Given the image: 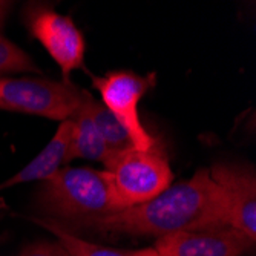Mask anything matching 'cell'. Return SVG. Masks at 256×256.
<instances>
[{
	"instance_id": "1",
	"label": "cell",
	"mask_w": 256,
	"mask_h": 256,
	"mask_svg": "<svg viewBox=\"0 0 256 256\" xmlns=\"http://www.w3.org/2000/svg\"><path fill=\"white\" fill-rule=\"evenodd\" d=\"M224 226L228 224L222 192L208 169H200L190 180L170 186L150 201L83 221L72 228L162 238Z\"/></svg>"
},
{
	"instance_id": "2",
	"label": "cell",
	"mask_w": 256,
	"mask_h": 256,
	"mask_svg": "<svg viewBox=\"0 0 256 256\" xmlns=\"http://www.w3.org/2000/svg\"><path fill=\"white\" fill-rule=\"evenodd\" d=\"M36 207L64 228L115 212L104 170L90 168H60L40 182Z\"/></svg>"
},
{
	"instance_id": "3",
	"label": "cell",
	"mask_w": 256,
	"mask_h": 256,
	"mask_svg": "<svg viewBox=\"0 0 256 256\" xmlns=\"http://www.w3.org/2000/svg\"><path fill=\"white\" fill-rule=\"evenodd\" d=\"M115 212L150 201L172 186L174 172L166 152L156 143L142 150H112L103 161Z\"/></svg>"
},
{
	"instance_id": "4",
	"label": "cell",
	"mask_w": 256,
	"mask_h": 256,
	"mask_svg": "<svg viewBox=\"0 0 256 256\" xmlns=\"http://www.w3.org/2000/svg\"><path fill=\"white\" fill-rule=\"evenodd\" d=\"M82 90L72 82L0 77V109L63 122L77 109Z\"/></svg>"
},
{
	"instance_id": "5",
	"label": "cell",
	"mask_w": 256,
	"mask_h": 256,
	"mask_svg": "<svg viewBox=\"0 0 256 256\" xmlns=\"http://www.w3.org/2000/svg\"><path fill=\"white\" fill-rule=\"evenodd\" d=\"M155 80L156 77L152 72L142 76L126 69L92 77V88L98 90L102 103L128 132L135 149L146 150L158 143L144 128L138 112L140 102L155 86Z\"/></svg>"
},
{
	"instance_id": "6",
	"label": "cell",
	"mask_w": 256,
	"mask_h": 256,
	"mask_svg": "<svg viewBox=\"0 0 256 256\" xmlns=\"http://www.w3.org/2000/svg\"><path fill=\"white\" fill-rule=\"evenodd\" d=\"M25 22L31 36L43 46L62 71L63 82H71V74L83 68L86 42L69 16L46 5H31L25 11Z\"/></svg>"
},
{
	"instance_id": "7",
	"label": "cell",
	"mask_w": 256,
	"mask_h": 256,
	"mask_svg": "<svg viewBox=\"0 0 256 256\" xmlns=\"http://www.w3.org/2000/svg\"><path fill=\"white\" fill-rule=\"evenodd\" d=\"M212 180L221 189L227 224L256 241V176L244 164L220 162L208 169Z\"/></svg>"
},
{
	"instance_id": "8",
	"label": "cell",
	"mask_w": 256,
	"mask_h": 256,
	"mask_svg": "<svg viewBox=\"0 0 256 256\" xmlns=\"http://www.w3.org/2000/svg\"><path fill=\"white\" fill-rule=\"evenodd\" d=\"M253 247L254 241L248 236L224 226L162 236L154 248L160 256H241Z\"/></svg>"
},
{
	"instance_id": "9",
	"label": "cell",
	"mask_w": 256,
	"mask_h": 256,
	"mask_svg": "<svg viewBox=\"0 0 256 256\" xmlns=\"http://www.w3.org/2000/svg\"><path fill=\"white\" fill-rule=\"evenodd\" d=\"M72 136V123L71 120L60 122L56 134L30 162H26L18 172L11 175L8 180L0 182V192L16 188L18 184L31 181H43L50 178L56 170L66 164V155Z\"/></svg>"
},
{
	"instance_id": "10",
	"label": "cell",
	"mask_w": 256,
	"mask_h": 256,
	"mask_svg": "<svg viewBox=\"0 0 256 256\" xmlns=\"http://www.w3.org/2000/svg\"><path fill=\"white\" fill-rule=\"evenodd\" d=\"M69 120L72 123V136L66 155V164L72 160H90L103 162L110 150L82 103H78Z\"/></svg>"
},
{
	"instance_id": "11",
	"label": "cell",
	"mask_w": 256,
	"mask_h": 256,
	"mask_svg": "<svg viewBox=\"0 0 256 256\" xmlns=\"http://www.w3.org/2000/svg\"><path fill=\"white\" fill-rule=\"evenodd\" d=\"M32 221L43 228H46L57 238V242L62 244L71 256H160L154 247L148 248H114L94 244L78 238L74 232L62 227L60 224L46 220V218H32Z\"/></svg>"
},
{
	"instance_id": "12",
	"label": "cell",
	"mask_w": 256,
	"mask_h": 256,
	"mask_svg": "<svg viewBox=\"0 0 256 256\" xmlns=\"http://www.w3.org/2000/svg\"><path fill=\"white\" fill-rule=\"evenodd\" d=\"M82 106L89 114L90 120L94 122L96 128L102 134L103 140L106 142L109 150H122L128 148H134L128 132L122 128L118 120L110 114V110L86 89L82 90Z\"/></svg>"
},
{
	"instance_id": "13",
	"label": "cell",
	"mask_w": 256,
	"mask_h": 256,
	"mask_svg": "<svg viewBox=\"0 0 256 256\" xmlns=\"http://www.w3.org/2000/svg\"><path fill=\"white\" fill-rule=\"evenodd\" d=\"M17 72H40L34 60L16 43L0 32V76Z\"/></svg>"
},
{
	"instance_id": "14",
	"label": "cell",
	"mask_w": 256,
	"mask_h": 256,
	"mask_svg": "<svg viewBox=\"0 0 256 256\" xmlns=\"http://www.w3.org/2000/svg\"><path fill=\"white\" fill-rule=\"evenodd\" d=\"M20 256H71V254L58 242L40 241L28 246L20 253Z\"/></svg>"
},
{
	"instance_id": "15",
	"label": "cell",
	"mask_w": 256,
	"mask_h": 256,
	"mask_svg": "<svg viewBox=\"0 0 256 256\" xmlns=\"http://www.w3.org/2000/svg\"><path fill=\"white\" fill-rule=\"evenodd\" d=\"M11 10V4L10 2H0V32H2L4 26H5V22L8 18Z\"/></svg>"
}]
</instances>
